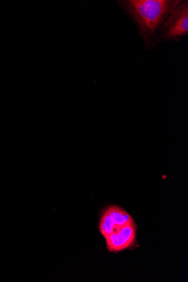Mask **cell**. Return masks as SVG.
<instances>
[{
	"label": "cell",
	"instance_id": "obj_2",
	"mask_svg": "<svg viewBox=\"0 0 188 282\" xmlns=\"http://www.w3.org/2000/svg\"><path fill=\"white\" fill-rule=\"evenodd\" d=\"M188 34V2L180 1L158 30L153 47L167 41H179Z\"/></svg>",
	"mask_w": 188,
	"mask_h": 282
},
{
	"label": "cell",
	"instance_id": "obj_1",
	"mask_svg": "<svg viewBox=\"0 0 188 282\" xmlns=\"http://www.w3.org/2000/svg\"><path fill=\"white\" fill-rule=\"evenodd\" d=\"M178 0L117 1L133 21L146 50L152 49L157 33Z\"/></svg>",
	"mask_w": 188,
	"mask_h": 282
},
{
	"label": "cell",
	"instance_id": "obj_4",
	"mask_svg": "<svg viewBox=\"0 0 188 282\" xmlns=\"http://www.w3.org/2000/svg\"><path fill=\"white\" fill-rule=\"evenodd\" d=\"M135 222L123 226L119 231L104 237L109 251L119 252L130 247L136 239Z\"/></svg>",
	"mask_w": 188,
	"mask_h": 282
},
{
	"label": "cell",
	"instance_id": "obj_3",
	"mask_svg": "<svg viewBox=\"0 0 188 282\" xmlns=\"http://www.w3.org/2000/svg\"><path fill=\"white\" fill-rule=\"evenodd\" d=\"M134 222L133 218L126 211L120 206L111 205L103 210L99 228L102 236L105 237Z\"/></svg>",
	"mask_w": 188,
	"mask_h": 282
}]
</instances>
